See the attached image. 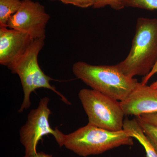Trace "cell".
Here are the masks:
<instances>
[{
  "mask_svg": "<svg viewBox=\"0 0 157 157\" xmlns=\"http://www.w3.org/2000/svg\"><path fill=\"white\" fill-rule=\"evenodd\" d=\"M51 1H55V0H51Z\"/></svg>",
  "mask_w": 157,
  "mask_h": 157,
  "instance_id": "d6986e66",
  "label": "cell"
},
{
  "mask_svg": "<svg viewBox=\"0 0 157 157\" xmlns=\"http://www.w3.org/2000/svg\"><path fill=\"white\" fill-rule=\"evenodd\" d=\"M73 74L92 90L119 101H124L135 89L137 79L126 76L117 65H93L74 63Z\"/></svg>",
  "mask_w": 157,
  "mask_h": 157,
  "instance_id": "7a4b0ae2",
  "label": "cell"
},
{
  "mask_svg": "<svg viewBox=\"0 0 157 157\" xmlns=\"http://www.w3.org/2000/svg\"><path fill=\"white\" fill-rule=\"evenodd\" d=\"M157 60V18H137L132 47L128 56L117 64L127 76H146Z\"/></svg>",
  "mask_w": 157,
  "mask_h": 157,
  "instance_id": "6da1fadb",
  "label": "cell"
},
{
  "mask_svg": "<svg viewBox=\"0 0 157 157\" xmlns=\"http://www.w3.org/2000/svg\"><path fill=\"white\" fill-rule=\"evenodd\" d=\"M124 7L154 11L157 10V0H121Z\"/></svg>",
  "mask_w": 157,
  "mask_h": 157,
  "instance_id": "7c38bea8",
  "label": "cell"
},
{
  "mask_svg": "<svg viewBox=\"0 0 157 157\" xmlns=\"http://www.w3.org/2000/svg\"><path fill=\"white\" fill-rule=\"evenodd\" d=\"M21 0H0V27H7L8 21L22 4Z\"/></svg>",
  "mask_w": 157,
  "mask_h": 157,
  "instance_id": "8fae6325",
  "label": "cell"
},
{
  "mask_svg": "<svg viewBox=\"0 0 157 157\" xmlns=\"http://www.w3.org/2000/svg\"><path fill=\"white\" fill-rule=\"evenodd\" d=\"M156 73H157V60L150 72L146 76L143 77L141 83L143 84H146L149 79ZM150 86L153 88L157 89V80L152 83Z\"/></svg>",
  "mask_w": 157,
  "mask_h": 157,
  "instance_id": "2e32d148",
  "label": "cell"
},
{
  "mask_svg": "<svg viewBox=\"0 0 157 157\" xmlns=\"http://www.w3.org/2000/svg\"><path fill=\"white\" fill-rule=\"evenodd\" d=\"M34 40L23 32L0 27V64L10 70Z\"/></svg>",
  "mask_w": 157,
  "mask_h": 157,
  "instance_id": "ba28073f",
  "label": "cell"
},
{
  "mask_svg": "<svg viewBox=\"0 0 157 157\" xmlns=\"http://www.w3.org/2000/svg\"><path fill=\"white\" fill-rule=\"evenodd\" d=\"M88 124L110 131L123 130L124 113L121 102L94 90L82 89L78 94Z\"/></svg>",
  "mask_w": 157,
  "mask_h": 157,
  "instance_id": "5b68a950",
  "label": "cell"
},
{
  "mask_svg": "<svg viewBox=\"0 0 157 157\" xmlns=\"http://www.w3.org/2000/svg\"><path fill=\"white\" fill-rule=\"evenodd\" d=\"M107 6H109L112 9L117 11L124 9L121 0H96L93 8L96 9H101Z\"/></svg>",
  "mask_w": 157,
  "mask_h": 157,
  "instance_id": "5bb4252c",
  "label": "cell"
},
{
  "mask_svg": "<svg viewBox=\"0 0 157 157\" xmlns=\"http://www.w3.org/2000/svg\"><path fill=\"white\" fill-rule=\"evenodd\" d=\"M135 118L157 152V127L144 121L138 117Z\"/></svg>",
  "mask_w": 157,
  "mask_h": 157,
  "instance_id": "4fadbf2b",
  "label": "cell"
},
{
  "mask_svg": "<svg viewBox=\"0 0 157 157\" xmlns=\"http://www.w3.org/2000/svg\"><path fill=\"white\" fill-rule=\"evenodd\" d=\"M23 157H52V155L48 154L45 153L43 152H37L35 154L33 155H25Z\"/></svg>",
  "mask_w": 157,
  "mask_h": 157,
  "instance_id": "ac0fdd59",
  "label": "cell"
},
{
  "mask_svg": "<svg viewBox=\"0 0 157 157\" xmlns=\"http://www.w3.org/2000/svg\"><path fill=\"white\" fill-rule=\"evenodd\" d=\"M123 130L130 137L139 141L145 150L146 157H157L156 151L135 117L124 120Z\"/></svg>",
  "mask_w": 157,
  "mask_h": 157,
  "instance_id": "30bf717a",
  "label": "cell"
},
{
  "mask_svg": "<svg viewBox=\"0 0 157 157\" xmlns=\"http://www.w3.org/2000/svg\"><path fill=\"white\" fill-rule=\"evenodd\" d=\"M121 104L125 116L137 117L157 112V89L138 82Z\"/></svg>",
  "mask_w": 157,
  "mask_h": 157,
  "instance_id": "9c48e42d",
  "label": "cell"
},
{
  "mask_svg": "<svg viewBox=\"0 0 157 157\" xmlns=\"http://www.w3.org/2000/svg\"><path fill=\"white\" fill-rule=\"evenodd\" d=\"M50 16L38 2L22 0L18 11L9 18L7 27L28 34L33 39H45Z\"/></svg>",
  "mask_w": 157,
  "mask_h": 157,
  "instance_id": "52a82bcc",
  "label": "cell"
},
{
  "mask_svg": "<svg viewBox=\"0 0 157 157\" xmlns=\"http://www.w3.org/2000/svg\"><path fill=\"white\" fill-rule=\"evenodd\" d=\"M65 4H70L81 8L93 7L95 3L96 0H59Z\"/></svg>",
  "mask_w": 157,
  "mask_h": 157,
  "instance_id": "9a60e30c",
  "label": "cell"
},
{
  "mask_svg": "<svg viewBox=\"0 0 157 157\" xmlns=\"http://www.w3.org/2000/svg\"><path fill=\"white\" fill-rule=\"evenodd\" d=\"M49 101L48 97L42 98L38 107L29 113L26 122L20 130V141L24 147L25 155L38 152L39 141L48 135H53L59 146L63 147L65 134L58 129L52 128L49 124V117L52 113L48 107Z\"/></svg>",
  "mask_w": 157,
  "mask_h": 157,
  "instance_id": "8992f818",
  "label": "cell"
},
{
  "mask_svg": "<svg viewBox=\"0 0 157 157\" xmlns=\"http://www.w3.org/2000/svg\"><path fill=\"white\" fill-rule=\"evenodd\" d=\"M133 137L124 130L110 131L88 124L65 135L63 146L81 157L102 154L123 145L132 146Z\"/></svg>",
  "mask_w": 157,
  "mask_h": 157,
  "instance_id": "3957f363",
  "label": "cell"
},
{
  "mask_svg": "<svg viewBox=\"0 0 157 157\" xmlns=\"http://www.w3.org/2000/svg\"><path fill=\"white\" fill-rule=\"evenodd\" d=\"M45 39H34L22 56L10 69L11 73L19 76L23 91L24 99L18 112L22 113L31 106V94L36 90L45 88L50 90L60 97L61 100L67 105L71 104L67 99L50 84L53 80L46 75L40 68L38 56L45 45Z\"/></svg>",
  "mask_w": 157,
  "mask_h": 157,
  "instance_id": "277c9868",
  "label": "cell"
},
{
  "mask_svg": "<svg viewBox=\"0 0 157 157\" xmlns=\"http://www.w3.org/2000/svg\"><path fill=\"white\" fill-rule=\"evenodd\" d=\"M138 117L142 120L157 127V112L145 113Z\"/></svg>",
  "mask_w": 157,
  "mask_h": 157,
  "instance_id": "e0dca14e",
  "label": "cell"
}]
</instances>
